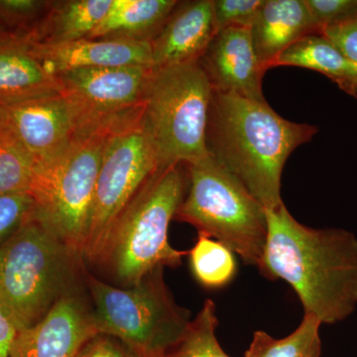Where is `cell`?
I'll return each mask as SVG.
<instances>
[{"label":"cell","mask_w":357,"mask_h":357,"mask_svg":"<svg viewBox=\"0 0 357 357\" xmlns=\"http://www.w3.org/2000/svg\"><path fill=\"white\" fill-rule=\"evenodd\" d=\"M267 237L258 269L297 293L305 314L321 325L342 323L357 307V237L342 229H312L282 204L266 210Z\"/></svg>","instance_id":"1"},{"label":"cell","mask_w":357,"mask_h":357,"mask_svg":"<svg viewBox=\"0 0 357 357\" xmlns=\"http://www.w3.org/2000/svg\"><path fill=\"white\" fill-rule=\"evenodd\" d=\"M318 132L312 124L284 119L266 100L213 91L206 147L269 211L284 204L281 178L289 157Z\"/></svg>","instance_id":"2"},{"label":"cell","mask_w":357,"mask_h":357,"mask_svg":"<svg viewBox=\"0 0 357 357\" xmlns=\"http://www.w3.org/2000/svg\"><path fill=\"white\" fill-rule=\"evenodd\" d=\"M184 164L160 168L110 227L95 266L105 282L121 288L139 283L156 268H177L188 251L174 248L169 225L188 189Z\"/></svg>","instance_id":"3"},{"label":"cell","mask_w":357,"mask_h":357,"mask_svg":"<svg viewBox=\"0 0 357 357\" xmlns=\"http://www.w3.org/2000/svg\"><path fill=\"white\" fill-rule=\"evenodd\" d=\"M84 255L33 211L0 245V307L18 332L38 324L66 296L86 287Z\"/></svg>","instance_id":"4"},{"label":"cell","mask_w":357,"mask_h":357,"mask_svg":"<svg viewBox=\"0 0 357 357\" xmlns=\"http://www.w3.org/2000/svg\"><path fill=\"white\" fill-rule=\"evenodd\" d=\"M86 292L98 333L123 342L139 357H158L182 340L191 312L174 299L159 267L129 288L86 272Z\"/></svg>","instance_id":"5"},{"label":"cell","mask_w":357,"mask_h":357,"mask_svg":"<svg viewBox=\"0 0 357 357\" xmlns=\"http://www.w3.org/2000/svg\"><path fill=\"white\" fill-rule=\"evenodd\" d=\"M188 189L175 220L220 241L258 267L267 237L266 210L210 155L188 164Z\"/></svg>","instance_id":"6"},{"label":"cell","mask_w":357,"mask_h":357,"mask_svg":"<svg viewBox=\"0 0 357 357\" xmlns=\"http://www.w3.org/2000/svg\"><path fill=\"white\" fill-rule=\"evenodd\" d=\"M213 93L199 60L152 70L143 121L162 168L208 156L206 132Z\"/></svg>","instance_id":"7"},{"label":"cell","mask_w":357,"mask_h":357,"mask_svg":"<svg viewBox=\"0 0 357 357\" xmlns=\"http://www.w3.org/2000/svg\"><path fill=\"white\" fill-rule=\"evenodd\" d=\"M117 121L77 131L63 152L37 167L29 192L37 215L59 238L82 253L103 149Z\"/></svg>","instance_id":"8"},{"label":"cell","mask_w":357,"mask_h":357,"mask_svg":"<svg viewBox=\"0 0 357 357\" xmlns=\"http://www.w3.org/2000/svg\"><path fill=\"white\" fill-rule=\"evenodd\" d=\"M162 168L143 121V105L115 122L107 136L96 181L83 255L93 267L110 227L141 185Z\"/></svg>","instance_id":"9"},{"label":"cell","mask_w":357,"mask_h":357,"mask_svg":"<svg viewBox=\"0 0 357 357\" xmlns=\"http://www.w3.org/2000/svg\"><path fill=\"white\" fill-rule=\"evenodd\" d=\"M153 68L67 70L56 75L61 96L75 110L79 131L98 128L142 107Z\"/></svg>","instance_id":"10"},{"label":"cell","mask_w":357,"mask_h":357,"mask_svg":"<svg viewBox=\"0 0 357 357\" xmlns=\"http://www.w3.org/2000/svg\"><path fill=\"white\" fill-rule=\"evenodd\" d=\"M0 126L37 167L57 157L79 131L75 110L60 93L3 107L0 109Z\"/></svg>","instance_id":"11"},{"label":"cell","mask_w":357,"mask_h":357,"mask_svg":"<svg viewBox=\"0 0 357 357\" xmlns=\"http://www.w3.org/2000/svg\"><path fill=\"white\" fill-rule=\"evenodd\" d=\"M96 335L84 287L59 301L38 324L18 332L9 357H77Z\"/></svg>","instance_id":"12"},{"label":"cell","mask_w":357,"mask_h":357,"mask_svg":"<svg viewBox=\"0 0 357 357\" xmlns=\"http://www.w3.org/2000/svg\"><path fill=\"white\" fill-rule=\"evenodd\" d=\"M199 64L213 91L264 102L260 67L251 40L250 28L229 27L217 33Z\"/></svg>","instance_id":"13"},{"label":"cell","mask_w":357,"mask_h":357,"mask_svg":"<svg viewBox=\"0 0 357 357\" xmlns=\"http://www.w3.org/2000/svg\"><path fill=\"white\" fill-rule=\"evenodd\" d=\"M27 41L34 55L54 75L79 69L153 68L150 42L88 38L63 44Z\"/></svg>","instance_id":"14"},{"label":"cell","mask_w":357,"mask_h":357,"mask_svg":"<svg viewBox=\"0 0 357 357\" xmlns=\"http://www.w3.org/2000/svg\"><path fill=\"white\" fill-rule=\"evenodd\" d=\"M215 32L213 0L178 1L151 42L153 69L198 61Z\"/></svg>","instance_id":"15"},{"label":"cell","mask_w":357,"mask_h":357,"mask_svg":"<svg viewBox=\"0 0 357 357\" xmlns=\"http://www.w3.org/2000/svg\"><path fill=\"white\" fill-rule=\"evenodd\" d=\"M250 34L258 63L266 72L289 47L319 33L305 0H265Z\"/></svg>","instance_id":"16"},{"label":"cell","mask_w":357,"mask_h":357,"mask_svg":"<svg viewBox=\"0 0 357 357\" xmlns=\"http://www.w3.org/2000/svg\"><path fill=\"white\" fill-rule=\"evenodd\" d=\"M59 91L57 76L40 62L27 40L0 43V109Z\"/></svg>","instance_id":"17"},{"label":"cell","mask_w":357,"mask_h":357,"mask_svg":"<svg viewBox=\"0 0 357 357\" xmlns=\"http://www.w3.org/2000/svg\"><path fill=\"white\" fill-rule=\"evenodd\" d=\"M177 0H112V7L88 39L151 42L161 31Z\"/></svg>","instance_id":"18"},{"label":"cell","mask_w":357,"mask_h":357,"mask_svg":"<svg viewBox=\"0 0 357 357\" xmlns=\"http://www.w3.org/2000/svg\"><path fill=\"white\" fill-rule=\"evenodd\" d=\"M112 4V0L54 1L38 27L21 38L39 44L69 43L89 38Z\"/></svg>","instance_id":"19"},{"label":"cell","mask_w":357,"mask_h":357,"mask_svg":"<svg viewBox=\"0 0 357 357\" xmlns=\"http://www.w3.org/2000/svg\"><path fill=\"white\" fill-rule=\"evenodd\" d=\"M299 67L314 70L332 79L345 93L357 98V67L321 34L300 39L283 52L272 68Z\"/></svg>","instance_id":"20"},{"label":"cell","mask_w":357,"mask_h":357,"mask_svg":"<svg viewBox=\"0 0 357 357\" xmlns=\"http://www.w3.org/2000/svg\"><path fill=\"white\" fill-rule=\"evenodd\" d=\"M321 326L318 319L305 314L299 326L287 337L275 338L257 331L244 357H321Z\"/></svg>","instance_id":"21"},{"label":"cell","mask_w":357,"mask_h":357,"mask_svg":"<svg viewBox=\"0 0 357 357\" xmlns=\"http://www.w3.org/2000/svg\"><path fill=\"white\" fill-rule=\"evenodd\" d=\"M190 268L199 285L210 290L225 287L236 278L237 263L227 245L210 236L198 234L189 251Z\"/></svg>","instance_id":"22"},{"label":"cell","mask_w":357,"mask_h":357,"mask_svg":"<svg viewBox=\"0 0 357 357\" xmlns=\"http://www.w3.org/2000/svg\"><path fill=\"white\" fill-rule=\"evenodd\" d=\"M218 326L217 307L206 300L182 340L158 357H230L218 342Z\"/></svg>","instance_id":"23"},{"label":"cell","mask_w":357,"mask_h":357,"mask_svg":"<svg viewBox=\"0 0 357 357\" xmlns=\"http://www.w3.org/2000/svg\"><path fill=\"white\" fill-rule=\"evenodd\" d=\"M36 172L31 157L0 126V195L29 192Z\"/></svg>","instance_id":"24"},{"label":"cell","mask_w":357,"mask_h":357,"mask_svg":"<svg viewBox=\"0 0 357 357\" xmlns=\"http://www.w3.org/2000/svg\"><path fill=\"white\" fill-rule=\"evenodd\" d=\"M54 1L0 0V25L17 38L27 36L38 27Z\"/></svg>","instance_id":"25"},{"label":"cell","mask_w":357,"mask_h":357,"mask_svg":"<svg viewBox=\"0 0 357 357\" xmlns=\"http://www.w3.org/2000/svg\"><path fill=\"white\" fill-rule=\"evenodd\" d=\"M34 208L35 201L30 192L0 195V245L20 229Z\"/></svg>","instance_id":"26"},{"label":"cell","mask_w":357,"mask_h":357,"mask_svg":"<svg viewBox=\"0 0 357 357\" xmlns=\"http://www.w3.org/2000/svg\"><path fill=\"white\" fill-rule=\"evenodd\" d=\"M265 0H213L215 32L229 27L251 28Z\"/></svg>","instance_id":"27"},{"label":"cell","mask_w":357,"mask_h":357,"mask_svg":"<svg viewBox=\"0 0 357 357\" xmlns=\"http://www.w3.org/2000/svg\"><path fill=\"white\" fill-rule=\"evenodd\" d=\"M319 33L357 18V0H305Z\"/></svg>","instance_id":"28"},{"label":"cell","mask_w":357,"mask_h":357,"mask_svg":"<svg viewBox=\"0 0 357 357\" xmlns=\"http://www.w3.org/2000/svg\"><path fill=\"white\" fill-rule=\"evenodd\" d=\"M321 34L330 40L344 57L357 67V18L326 27Z\"/></svg>","instance_id":"29"},{"label":"cell","mask_w":357,"mask_h":357,"mask_svg":"<svg viewBox=\"0 0 357 357\" xmlns=\"http://www.w3.org/2000/svg\"><path fill=\"white\" fill-rule=\"evenodd\" d=\"M77 357H139L123 342L110 335L98 333L89 338Z\"/></svg>","instance_id":"30"},{"label":"cell","mask_w":357,"mask_h":357,"mask_svg":"<svg viewBox=\"0 0 357 357\" xmlns=\"http://www.w3.org/2000/svg\"><path fill=\"white\" fill-rule=\"evenodd\" d=\"M18 331L0 307V357H9Z\"/></svg>","instance_id":"31"},{"label":"cell","mask_w":357,"mask_h":357,"mask_svg":"<svg viewBox=\"0 0 357 357\" xmlns=\"http://www.w3.org/2000/svg\"><path fill=\"white\" fill-rule=\"evenodd\" d=\"M13 38H17V37L14 36V35L11 34L10 32L7 31L6 28H3L1 25H0V43H1V42L7 41V40Z\"/></svg>","instance_id":"32"}]
</instances>
